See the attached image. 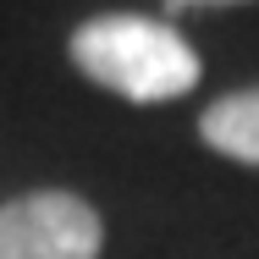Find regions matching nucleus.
<instances>
[{
    "label": "nucleus",
    "mask_w": 259,
    "mask_h": 259,
    "mask_svg": "<svg viewBox=\"0 0 259 259\" xmlns=\"http://www.w3.org/2000/svg\"><path fill=\"white\" fill-rule=\"evenodd\" d=\"M100 209L66 188L0 204V259H100Z\"/></svg>",
    "instance_id": "2"
},
{
    "label": "nucleus",
    "mask_w": 259,
    "mask_h": 259,
    "mask_svg": "<svg viewBox=\"0 0 259 259\" xmlns=\"http://www.w3.org/2000/svg\"><path fill=\"white\" fill-rule=\"evenodd\" d=\"M171 6H243V0H171Z\"/></svg>",
    "instance_id": "4"
},
{
    "label": "nucleus",
    "mask_w": 259,
    "mask_h": 259,
    "mask_svg": "<svg viewBox=\"0 0 259 259\" xmlns=\"http://www.w3.org/2000/svg\"><path fill=\"white\" fill-rule=\"evenodd\" d=\"M66 55L89 83L133 105L182 100L199 83V50L171 22H155V17H127V11L89 17L83 28H72Z\"/></svg>",
    "instance_id": "1"
},
{
    "label": "nucleus",
    "mask_w": 259,
    "mask_h": 259,
    "mask_svg": "<svg viewBox=\"0 0 259 259\" xmlns=\"http://www.w3.org/2000/svg\"><path fill=\"white\" fill-rule=\"evenodd\" d=\"M199 138L215 155L259 165V89H237L199 116Z\"/></svg>",
    "instance_id": "3"
}]
</instances>
